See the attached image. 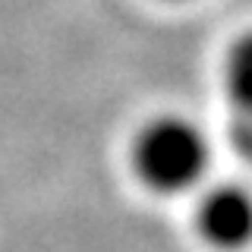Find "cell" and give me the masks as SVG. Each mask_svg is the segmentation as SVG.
Here are the masks:
<instances>
[{"label": "cell", "instance_id": "cell-1", "mask_svg": "<svg viewBox=\"0 0 252 252\" xmlns=\"http://www.w3.org/2000/svg\"><path fill=\"white\" fill-rule=\"evenodd\" d=\"M139 180L161 195H180L208 173L211 145L205 132L183 117H161L139 132L132 145Z\"/></svg>", "mask_w": 252, "mask_h": 252}, {"label": "cell", "instance_id": "cell-2", "mask_svg": "<svg viewBox=\"0 0 252 252\" xmlns=\"http://www.w3.org/2000/svg\"><path fill=\"white\" fill-rule=\"evenodd\" d=\"M249 199L240 186H218L199 205V230L218 249H240L249 240Z\"/></svg>", "mask_w": 252, "mask_h": 252}]
</instances>
